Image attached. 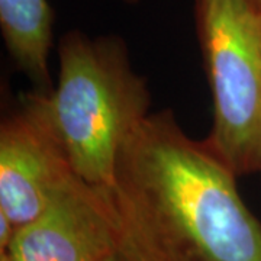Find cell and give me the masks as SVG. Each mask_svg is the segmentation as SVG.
<instances>
[{
	"label": "cell",
	"mask_w": 261,
	"mask_h": 261,
	"mask_svg": "<svg viewBox=\"0 0 261 261\" xmlns=\"http://www.w3.org/2000/svg\"><path fill=\"white\" fill-rule=\"evenodd\" d=\"M237 174L170 109L123 145L111 187L126 261H261V224Z\"/></svg>",
	"instance_id": "cell-1"
},
{
	"label": "cell",
	"mask_w": 261,
	"mask_h": 261,
	"mask_svg": "<svg viewBox=\"0 0 261 261\" xmlns=\"http://www.w3.org/2000/svg\"><path fill=\"white\" fill-rule=\"evenodd\" d=\"M151 94L123 39L68 31L58 44V79L49 92L23 96L63 149L77 177L112 187L123 145L149 115Z\"/></svg>",
	"instance_id": "cell-2"
},
{
	"label": "cell",
	"mask_w": 261,
	"mask_h": 261,
	"mask_svg": "<svg viewBox=\"0 0 261 261\" xmlns=\"http://www.w3.org/2000/svg\"><path fill=\"white\" fill-rule=\"evenodd\" d=\"M212 97L205 142L240 177L261 171V10L250 0H195Z\"/></svg>",
	"instance_id": "cell-3"
},
{
	"label": "cell",
	"mask_w": 261,
	"mask_h": 261,
	"mask_svg": "<svg viewBox=\"0 0 261 261\" xmlns=\"http://www.w3.org/2000/svg\"><path fill=\"white\" fill-rule=\"evenodd\" d=\"M111 187L71 178L44 212L16 229L5 255L13 261H105L119 252Z\"/></svg>",
	"instance_id": "cell-4"
},
{
	"label": "cell",
	"mask_w": 261,
	"mask_h": 261,
	"mask_svg": "<svg viewBox=\"0 0 261 261\" xmlns=\"http://www.w3.org/2000/svg\"><path fill=\"white\" fill-rule=\"evenodd\" d=\"M68 160L39 122L25 109L0 125V212L16 228L44 212L74 177Z\"/></svg>",
	"instance_id": "cell-5"
},
{
	"label": "cell",
	"mask_w": 261,
	"mask_h": 261,
	"mask_svg": "<svg viewBox=\"0 0 261 261\" xmlns=\"http://www.w3.org/2000/svg\"><path fill=\"white\" fill-rule=\"evenodd\" d=\"M0 31L16 68L37 90L49 92L54 12L48 0H0Z\"/></svg>",
	"instance_id": "cell-6"
},
{
	"label": "cell",
	"mask_w": 261,
	"mask_h": 261,
	"mask_svg": "<svg viewBox=\"0 0 261 261\" xmlns=\"http://www.w3.org/2000/svg\"><path fill=\"white\" fill-rule=\"evenodd\" d=\"M105 261H126L123 257H122L119 252H115V254H112L111 257H108Z\"/></svg>",
	"instance_id": "cell-7"
},
{
	"label": "cell",
	"mask_w": 261,
	"mask_h": 261,
	"mask_svg": "<svg viewBox=\"0 0 261 261\" xmlns=\"http://www.w3.org/2000/svg\"><path fill=\"white\" fill-rule=\"evenodd\" d=\"M250 2H251L254 6H257L261 10V0H250Z\"/></svg>",
	"instance_id": "cell-8"
},
{
	"label": "cell",
	"mask_w": 261,
	"mask_h": 261,
	"mask_svg": "<svg viewBox=\"0 0 261 261\" xmlns=\"http://www.w3.org/2000/svg\"><path fill=\"white\" fill-rule=\"evenodd\" d=\"M121 2H123V3H126V5H137L140 0H121Z\"/></svg>",
	"instance_id": "cell-9"
},
{
	"label": "cell",
	"mask_w": 261,
	"mask_h": 261,
	"mask_svg": "<svg viewBox=\"0 0 261 261\" xmlns=\"http://www.w3.org/2000/svg\"><path fill=\"white\" fill-rule=\"evenodd\" d=\"M0 261H13V260H10L9 257H8V255H5V254H0Z\"/></svg>",
	"instance_id": "cell-10"
}]
</instances>
